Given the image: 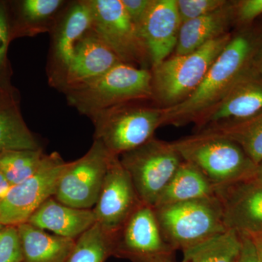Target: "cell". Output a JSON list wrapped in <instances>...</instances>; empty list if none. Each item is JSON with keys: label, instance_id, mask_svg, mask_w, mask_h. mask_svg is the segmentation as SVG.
Masks as SVG:
<instances>
[{"label": "cell", "instance_id": "obj_2", "mask_svg": "<svg viewBox=\"0 0 262 262\" xmlns=\"http://www.w3.org/2000/svg\"><path fill=\"white\" fill-rule=\"evenodd\" d=\"M184 161L192 164L216 187L254 177L257 165L244 149L221 134L199 131L171 142Z\"/></svg>", "mask_w": 262, "mask_h": 262}, {"label": "cell", "instance_id": "obj_33", "mask_svg": "<svg viewBox=\"0 0 262 262\" xmlns=\"http://www.w3.org/2000/svg\"><path fill=\"white\" fill-rule=\"evenodd\" d=\"M151 2L152 0H122L127 14L137 27L145 17Z\"/></svg>", "mask_w": 262, "mask_h": 262}, {"label": "cell", "instance_id": "obj_36", "mask_svg": "<svg viewBox=\"0 0 262 262\" xmlns=\"http://www.w3.org/2000/svg\"><path fill=\"white\" fill-rule=\"evenodd\" d=\"M12 187H13V185L8 182V179L5 178V176L0 172V202L4 200Z\"/></svg>", "mask_w": 262, "mask_h": 262}, {"label": "cell", "instance_id": "obj_34", "mask_svg": "<svg viewBox=\"0 0 262 262\" xmlns=\"http://www.w3.org/2000/svg\"><path fill=\"white\" fill-rule=\"evenodd\" d=\"M14 102H18L15 91L11 86L5 85L0 82V107Z\"/></svg>", "mask_w": 262, "mask_h": 262}, {"label": "cell", "instance_id": "obj_3", "mask_svg": "<svg viewBox=\"0 0 262 262\" xmlns=\"http://www.w3.org/2000/svg\"><path fill=\"white\" fill-rule=\"evenodd\" d=\"M151 70L120 62L89 83L64 90L67 101L81 114H95L141 100L153 99Z\"/></svg>", "mask_w": 262, "mask_h": 262}, {"label": "cell", "instance_id": "obj_21", "mask_svg": "<svg viewBox=\"0 0 262 262\" xmlns=\"http://www.w3.org/2000/svg\"><path fill=\"white\" fill-rule=\"evenodd\" d=\"M92 13L88 1L74 3L60 23L54 39V56L63 70L70 63L75 48L91 30Z\"/></svg>", "mask_w": 262, "mask_h": 262}, {"label": "cell", "instance_id": "obj_25", "mask_svg": "<svg viewBox=\"0 0 262 262\" xmlns=\"http://www.w3.org/2000/svg\"><path fill=\"white\" fill-rule=\"evenodd\" d=\"M46 155L42 149L3 151L0 153V172L12 185H17L39 170Z\"/></svg>", "mask_w": 262, "mask_h": 262}, {"label": "cell", "instance_id": "obj_8", "mask_svg": "<svg viewBox=\"0 0 262 262\" xmlns=\"http://www.w3.org/2000/svg\"><path fill=\"white\" fill-rule=\"evenodd\" d=\"M89 3L92 13L91 30L122 63L149 70V53L122 0H89Z\"/></svg>", "mask_w": 262, "mask_h": 262}, {"label": "cell", "instance_id": "obj_26", "mask_svg": "<svg viewBox=\"0 0 262 262\" xmlns=\"http://www.w3.org/2000/svg\"><path fill=\"white\" fill-rule=\"evenodd\" d=\"M113 253V238L96 223L76 239L66 262H104Z\"/></svg>", "mask_w": 262, "mask_h": 262}, {"label": "cell", "instance_id": "obj_16", "mask_svg": "<svg viewBox=\"0 0 262 262\" xmlns=\"http://www.w3.org/2000/svg\"><path fill=\"white\" fill-rule=\"evenodd\" d=\"M120 62L117 55L91 29L76 46L70 63L63 70V91L96 80Z\"/></svg>", "mask_w": 262, "mask_h": 262}, {"label": "cell", "instance_id": "obj_28", "mask_svg": "<svg viewBox=\"0 0 262 262\" xmlns=\"http://www.w3.org/2000/svg\"><path fill=\"white\" fill-rule=\"evenodd\" d=\"M12 38V27L6 4L0 2V82L10 86V70L8 59V46Z\"/></svg>", "mask_w": 262, "mask_h": 262}, {"label": "cell", "instance_id": "obj_10", "mask_svg": "<svg viewBox=\"0 0 262 262\" xmlns=\"http://www.w3.org/2000/svg\"><path fill=\"white\" fill-rule=\"evenodd\" d=\"M67 165L58 153L46 155L39 170L30 178L13 186L0 202L1 225L17 227L27 223L42 203L54 196Z\"/></svg>", "mask_w": 262, "mask_h": 262}, {"label": "cell", "instance_id": "obj_4", "mask_svg": "<svg viewBox=\"0 0 262 262\" xmlns=\"http://www.w3.org/2000/svg\"><path fill=\"white\" fill-rule=\"evenodd\" d=\"M232 35L229 33L189 54L168 57L151 69L153 99L160 108L177 106L195 91Z\"/></svg>", "mask_w": 262, "mask_h": 262}, {"label": "cell", "instance_id": "obj_5", "mask_svg": "<svg viewBox=\"0 0 262 262\" xmlns=\"http://www.w3.org/2000/svg\"><path fill=\"white\" fill-rule=\"evenodd\" d=\"M165 241L173 250L195 246L227 229L218 196L154 208Z\"/></svg>", "mask_w": 262, "mask_h": 262}, {"label": "cell", "instance_id": "obj_15", "mask_svg": "<svg viewBox=\"0 0 262 262\" xmlns=\"http://www.w3.org/2000/svg\"><path fill=\"white\" fill-rule=\"evenodd\" d=\"M181 25L177 0H152L138 27L149 53L151 69L175 51Z\"/></svg>", "mask_w": 262, "mask_h": 262}, {"label": "cell", "instance_id": "obj_6", "mask_svg": "<svg viewBox=\"0 0 262 262\" xmlns=\"http://www.w3.org/2000/svg\"><path fill=\"white\" fill-rule=\"evenodd\" d=\"M163 108L134 106L131 103L103 110L91 117L95 140L101 141L114 156L145 144L163 125Z\"/></svg>", "mask_w": 262, "mask_h": 262}, {"label": "cell", "instance_id": "obj_20", "mask_svg": "<svg viewBox=\"0 0 262 262\" xmlns=\"http://www.w3.org/2000/svg\"><path fill=\"white\" fill-rule=\"evenodd\" d=\"M213 196L215 187L209 179L192 164L183 161L153 208Z\"/></svg>", "mask_w": 262, "mask_h": 262}, {"label": "cell", "instance_id": "obj_29", "mask_svg": "<svg viewBox=\"0 0 262 262\" xmlns=\"http://www.w3.org/2000/svg\"><path fill=\"white\" fill-rule=\"evenodd\" d=\"M0 262H24L23 251L18 227H0Z\"/></svg>", "mask_w": 262, "mask_h": 262}, {"label": "cell", "instance_id": "obj_38", "mask_svg": "<svg viewBox=\"0 0 262 262\" xmlns=\"http://www.w3.org/2000/svg\"><path fill=\"white\" fill-rule=\"evenodd\" d=\"M167 262H173L171 261V260H170V261H167Z\"/></svg>", "mask_w": 262, "mask_h": 262}, {"label": "cell", "instance_id": "obj_27", "mask_svg": "<svg viewBox=\"0 0 262 262\" xmlns=\"http://www.w3.org/2000/svg\"><path fill=\"white\" fill-rule=\"evenodd\" d=\"M61 0H24L18 4V23L12 27V38L17 33L46 21L53 17L63 5Z\"/></svg>", "mask_w": 262, "mask_h": 262}, {"label": "cell", "instance_id": "obj_13", "mask_svg": "<svg viewBox=\"0 0 262 262\" xmlns=\"http://www.w3.org/2000/svg\"><path fill=\"white\" fill-rule=\"evenodd\" d=\"M227 229L241 235L262 234V184L254 177L215 187Z\"/></svg>", "mask_w": 262, "mask_h": 262}, {"label": "cell", "instance_id": "obj_7", "mask_svg": "<svg viewBox=\"0 0 262 262\" xmlns=\"http://www.w3.org/2000/svg\"><path fill=\"white\" fill-rule=\"evenodd\" d=\"M141 203L154 207L184 160L171 142L153 137L119 157Z\"/></svg>", "mask_w": 262, "mask_h": 262}, {"label": "cell", "instance_id": "obj_11", "mask_svg": "<svg viewBox=\"0 0 262 262\" xmlns=\"http://www.w3.org/2000/svg\"><path fill=\"white\" fill-rule=\"evenodd\" d=\"M174 250L165 241L154 208L141 203L113 239V253L139 262H167Z\"/></svg>", "mask_w": 262, "mask_h": 262}, {"label": "cell", "instance_id": "obj_23", "mask_svg": "<svg viewBox=\"0 0 262 262\" xmlns=\"http://www.w3.org/2000/svg\"><path fill=\"white\" fill-rule=\"evenodd\" d=\"M200 131L225 136L238 144L255 165L262 162V112L246 120L218 124Z\"/></svg>", "mask_w": 262, "mask_h": 262}, {"label": "cell", "instance_id": "obj_31", "mask_svg": "<svg viewBox=\"0 0 262 262\" xmlns=\"http://www.w3.org/2000/svg\"><path fill=\"white\" fill-rule=\"evenodd\" d=\"M262 15V0L234 1L235 25L239 28L252 25L253 21Z\"/></svg>", "mask_w": 262, "mask_h": 262}, {"label": "cell", "instance_id": "obj_35", "mask_svg": "<svg viewBox=\"0 0 262 262\" xmlns=\"http://www.w3.org/2000/svg\"><path fill=\"white\" fill-rule=\"evenodd\" d=\"M252 66L262 77V39L253 56Z\"/></svg>", "mask_w": 262, "mask_h": 262}, {"label": "cell", "instance_id": "obj_22", "mask_svg": "<svg viewBox=\"0 0 262 262\" xmlns=\"http://www.w3.org/2000/svg\"><path fill=\"white\" fill-rule=\"evenodd\" d=\"M241 248V235L233 229H227L183 251L182 262H237Z\"/></svg>", "mask_w": 262, "mask_h": 262}, {"label": "cell", "instance_id": "obj_14", "mask_svg": "<svg viewBox=\"0 0 262 262\" xmlns=\"http://www.w3.org/2000/svg\"><path fill=\"white\" fill-rule=\"evenodd\" d=\"M261 112L262 77L251 66L225 97L194 124L200 131L218 124L246 120Z\"/></svg>", "mask_w": 262, "mask_h": 262}, {"label": "cell", "instance_id": "obj_37", "mask_svg": "<svg viewBox=\"0 0 262 262\" xmlns=\"http://www.w3.org/2000/svg\"><path fill=\"white\" fill-rule=\"evenodd\" d=\"M254 178L262 184V162L258 164L257 167H256Z\"/></svg>", "mask_w": 262, "mask_h": 262}, {"label": "cell", "instance_id": "obj_9", "mask_svg": "<svg viewBox=\"0 0 262 262\" xmlns=\"http://www.w3.org/2000/svg\"><path fill=\"white\" fill-rule=\"evenodd\" d=\"M113 157L101 141L94 139L84 156L67 163L54 198L74 208L93 209Z\"/></svg>", "mask_w": 262, "mask_h": 262}, {"label": "cell", "instance_id": "obj_24", "mask_svg": "<svg viewBox=\"0 0 262 262\" xmlns=\"http://www.w3.org/2000/svg\"><path fill=\"white\" fill-rule=\"evenodd\" d=\"M42 149L24 122L18 102L0 107V153Z\"/></svg>", "mask_w": 262, "mask_h": 262}, {"label": "cell", "instance_id": "obj_19", "mask_svg": "<svg viewBox=\"0 0 262 262\" xmlns=\"http://www.w3.org/2000/svg\"><path fill=\"white\" fill-rule=\"evenodd\" d=\"M17 227L24 262H66L75 246V239L50 233L28 222Z\"/></svg>", "mask_w": 262, "mask_h": 262}, {"label": "cell", "instance_id": "obj_32", "mask_svg": "<svg viewBox=\"0 0 262 262\" xmlns=\"http://www.w3.org/2000/svg\"><path fill=\"white\" fill-rule=\"evenodd\" d=\"M239 235L242 248L237 262H262V234Z\"/></svg>", "mask_w": 262, "mask_h": 262}, {"label": "cell", "instance_id": "obj_18", "mask_svg": "<svg viewBox=\"0 0 262 262\" xmlns=\"http://www.w3.org/2000/svg\"><path fill=\"white\" fill-rule=\"evenodd\" d=\"M234 25V1H228L212 13L184 22L179 30L175 54L192 53L206 43L229 34Z\"/></svg>", "mask_w": 262, "mask_h": 262}, {"label": "cell", "instance_id": "obj_1", "mask_svg": "<svg viewBox=\"0 0 262 262\" xmlns=\"http://www.w3.org/2000/svg\"><path fill=\"white\" fill-rule=\"evenodd\" d=\"M261 39L262 27L253 24L232 34L195 91L177 106L163 108V125L181 127L195 123L216 106L252 66Z\"/></svg>", "mask_w": 262, "mask_h": 262}, {"label": "cell", "instance_id": "obj_30", "mask_svg": "<svg viewBox=\"0 0 262 262\" xmlns=\"http://www.w3.org/2000/svg\"><path fill=\"white\" fill-rule=\"evenodd\" d=\"M227 0H177V10L182 24L215 11Z\"/></svg>", "mask_w": 262, "mask_h": 262}, {"label": "cell", "instance_id": "obj_17", "mask_svg": "<svg viewBox=\"0 0 262 262\" xmlns=\"http://www.w3.org/2000/svg\"><path fill=\"white\" fill-rule=\"evenodd\" d=\"M27 222L52 234L75 241L96 223L92 209L67 206L54 196L42 203Z\"/></svg>", "mask_w": 262, "mask_h": 262}, {"label": "cell", "instance_id": "obj_39", "mask_svg": "<svg viewBox=\"0 0 262 262\" xmlns=\"http://www.w3.org/2000/svg\"><path fill=\"white\" fill-rule=\"evenodd\" d=\"M2 226H3V225H1V223H0V227H2Z\"/></svg>", "mask_w": 262, "mask_h": 262}, {"label": "cell", "instance_id": "obj_12", "mask_svg": "<svg viewBox=\"0 0 262 262\" xmlns=\"http://www.w3.org/2000/svg\"><path fill=\"white\" fill-rule=\"evenodd\" d=\"M141 203L120 158H112L102 187L93 208L96 224L114 239Z\"/></svg>", "mask_w": 262, "mask_h": 262}]
</instances>
